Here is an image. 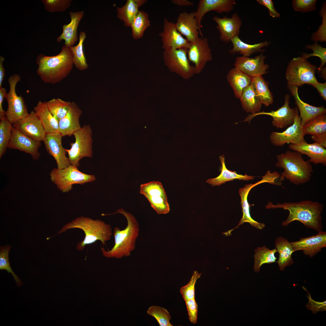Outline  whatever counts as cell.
I'll use <instances>...</instances> for the list:
<instances>
[{"label": "cell", "instance_id": "54", "mask_svg": "<svg viewBox=\"0 0 326 326\" xmlns=\"http://www.w3.org/2000/svg\"><path fill=\"white\" fill-rule=\"evenodd\" d=\"M7 94L5 88H0V119L6 117V111L4 110L2 107V103Z\"/></svg>", "mask_w": 326, "mask_h": 326}, {"label": "cell", "instance_id": "45", "mask_svg": "<svg viewBox=\"0 0 326 326\" xmlns=\"http://www.w3.org/2000/svg\"><path fill=\"white\" fill-rule=\"evenodd\" d=\"M318 42H315L312 45H305V47L307 49L312 50L313 53H302L301 57L305 59L312 56L318 57L321 59V64L317 69L319 71H320L321 69L324 67L326 62V48L322 47L320 45L318 44Z\"/></svg>", "mask_w": 326, "mask_h": 326}, {"label": "cell", "instance_id": "2", "mask_svg": "<svg viewBox=\"0 0 326 326\" xmlns=\"http://www.w3.org/2000/svg\"><path fill=\"white\" fill-rule=\"evenodd\" d=\"M38 66L37 75L44 82L54 84L66 77L71 72L74 65L72 54L68 46L64 45L58 54L52 56L43 54L36 59Z\"/></svg>", "mask_w": 326, "mask_h": 326}, {"label": "cell", "instance_id": "38", "mask_svg": "<svg viewBox=\"0 0 326 326\" xmlns=\"http://www.w3.org/2000/svg\"><path fill=\"white\" fill-rule=\"evenodd\" d=\"M150 26L148 13L142 10L139 11L130 26L133 38L137 40L142 38L145 30Z\"/></svg>", "mask_w": 326, "mask_h": 326}, {"label": "cell", "instance_id": "15", "mask_svg": "<svg viewBox=\"0 0 326 326\" xmlns=\"http://www.w3.org/2000/svg\"><path fill=\"white\" fill-rule=\"evenodd\" d=\"M301 119L298 114L294 123L282 132H273L270 139L271 143L276 146H282L286 143L297 144L305 142Z\"/></svg>", "mask_w": 326, "mask_h": 326}, {"label": "cell", "instance_id": "24", "mask_svg": "<svg viewBox=\"0 0 326 326\" xmlns=\"http://www.w3.org/2000/svg\"><path fill=\"white\" fill-rule=\"evenodd\" d=\"M195 16V11L183 12L179 14L175 23L178 31L191 43L199 38V30Z\"/></svg>", "mask_w": 326, "mask_h": 326}, {"label": "cell", "instance_id": "9", "mask_svg": "<svg viewBox=\"0 0 326 326\" xmlns=\"http://www.w3.org/2000/svg\"><path fill=\"white\" fill-rule=\"evenodd\" d=\"M21 79L20 75L16 74H13L8 79L9 90L5 97L8 104L5 116L12 124L29 114L23 98L18 95L16 91V85Z\"/></svg>", "mask_w": 326, "mask_h": 326}, {"label": "cell", "instance_id": "36", "mask_svg": "<svg viewBox=\"0 0 326 326\" xmlns=\"http://www.w3.org/2000/svg\"><path fill=\"white\" fill-rule=\"evenodd\" d=\"M240 99L242 107L246 112L252 114L260 112L262 104L256 95L251 84L244 89Z\"/></svg>", "mask_w": 326, "mask_h": 326}, {"label": "cell", "instance_id": "6", "mask_svg": "<svg viewBox=\"0 0 326 326\" xmlns=\"http://www.w3.org/2000/svg\"><path fill=\"white\" fill-rule=\"evenodd\" d=\"M317 68L301 56L294 57L289 62L286 72L288 86H313L317 82L315 74Z\"/></svg>", "mask_w": 326, "mask_h": 326}, {"label": "cell", "instance_id": "5", "mask_svg": "<svg viewBox=\"0 0 326 326\" xmlns=\"http://www.w3.org/2000/svg\"><path fill=\"white\" fill-rule=\"evenodd\" d=\"M72 229H78L83 231L84 239L79 242L76 246L79 251L83 250L85 246L100 241L103 245L110 240L113 233L110 225L99 219H93L89 217L81 216L77 217L64 225L56 234L65 232Z\"/></svg>", "mask_w": 326, "mask_h": 326}, {"label": "cell", "instance_id": "4", "mask_svg": "<svg viewBox=\"0 0 326 326\" xmlns=\"http://www.w3.org/2000/svg\"><path fill=\"white\" fill-rule=\"evenodd\" d=\"M276 156L275 166L283 169L279 178L280 181L285 179L298 185L310 181L313 172V168L311 163L304 160L302 154L288 150Z\"/></svg>", "mask_w": 326, "mask_h": 326}, {"label": "cell", "instance_id": "18", "mask_svg": "<svg viewBox=\"0 0 326 326\" xmlns=\"http://www.w3.org/2000/svg\"><path fill=\"white\" fill-rule=\"evenodd\" d=\"M12 126L24 134L40 142L43 141L46 133L34 110Z\"/></svg>", "mask_w": 326, "mask_h": 326}, {"label": "cell", "instance_id": "55", "mask_svg": "<svg viewBox=\"0 0 326 326\" xmlns=\"http://www.w3.org/2000/svg\"><path fill=\"white\" fill-rule=\"evenodd\" d=\"M313 86L315 88L320 95L324 100H326V82L321 83L317 82Z\"/></svg>", "mask_w": 326, "mask_h": 326}, {"label": "cell", "instance_id": "17", "mask_svg": "<svg viewBox=\"0 0 326 326\" xmlns=\"http://www.w3.org/2000/svg\"><path fill=\"white\" fill-rule=\"evenodd\" d=\"M236 4L235 0H200L195 12V18L199 30V34L202 37L201 22L205 14L207 12L214 11L219 14L229 13L234 8Z\"/></svg>", "mask_w": 326, "mask_h": 326}, {"label": "cell", "instance_id": "10", "mask_svg": "<svg viewBox=\"0 0 326 326\" xmlns=\"http://www.w3.org/2000/svg\"><path fill=\"white\" fill-rule=\"evenodd\" d=\"M187 49H168L164 50L163 53L165 64L169 70L185 80L189 79L196 74L194 66L189 63Z\"/></svg>", "mask_w": 326, "mask_h": 326}, {"label": "cell", "instance_id": "53", "mask_svg": "<svg viewBox=\"0 0 326 326\" xmlns=\"http://www.w3.org/2000/svg\"><path fill=\"white\" fill-rule=\"evenodd\" d=\"M311 138L314 142L325 148H326V133L312 135Z\"/></svg>", "mask_w": 326, "mask_h": 326}, {"label": "cell", "instance_id": "57", "mask_svg": "<svg viewBox=\"0 0 326 326\" xmlns=\"http://www.w3.org/2000/svg\"><path fill=\"white\" fill-rule=\"evenodd\" d=\"M172 3L176 5L179 6H191L193 3L187 0H172Z\"/></svg>", "mask_w": 326, "mask_h": 326}, {"label": "cell", "instance_id": "40", "mask_svg": "<svg viewBox=\"0 0 326 326\" xmlns=\"http://www.w3.org/2000/svg\"><path fill=\"white\" fill-rule=\"evenodd\" d=\"M303 131L304 136L326 133V113L320 115L307 123L303 126Z\"/></svg>", "mask_w": 326, "mask_h": 326}, {"label": "cell", "instance_id": "31", "mask_svg": "<svg viewBox=\"0 0 326 326\" xmlns=\"http://www.w3.org/2000/svg\"><path fill=\"white\" fill-rule=\"evenodd\" d=\"M275 246L277 252L279 254V259L276 262L280 271L292 264L294 262L292 254L295 252L291 242L284 237L279 236L276 239Z\"/></svg>", "mask_w": 326, "mask_h": 326}, {"label": "cell", "instance_id": "16", "mask_svg": "<svg viewBox=\"0 0 326 326\" xmlns=\"http://www.w3.org/2000/svg\"><path fill=\"white\" fill-rule=\"evenodd\" d=\"M164 50L180 48L188 49L191 43L189 42L178 31L175 23L165 18L163 22V30L159 34Z\"/></svg>", "mask_w": 326, "mask_h": 326}, {"label": "cell", "instance_id": "34", "mask_svg": "<svg viewBox=\"0 0 326 326\" xmlns=\"http://www.w3.org/2000/svg\"><path fill=\"white\" fill-rule=\"evenodd\" d=\"M219 158L222 164L220 174L216 177L207 179L206 181V183L212 186H220L226 182L235 179L248 181L254 179V177L253 176H248L246 174L244 175L238 174L235 171H232L228 170L225 164L224 155L220 156Z\"/></svg>", "mask_w": 326, "mask_h": 326}, {"label": "cell", "instance_id": "14", "mask_svg": "<svg viewBox=\"0 0 326 326\" xmlns=\"http://www.w3.org/2000/svg\"><path fill=\"white\" fill-rule=\"evenodd\" d=\"M187 55L189 61L194 65L195 74L200 73L206 63L213 59L208 38L199 37L194 43H191Z\"/></svg>", "mask_w": 326, "mask_h": 326}, {"label": "cell", "instance_id": "13", "mask_svg": "<svg viewBox=\"0 0 326 326\" xmlns=\"http://www.w3.org/2000/svg\"><path fill=\"white\" fill-rule=\"evenodd\" d=\"M290 96L286 94L284 97V102L283 105L277 110H272L269 112L264 111L249 114L244 120L245 121L250 122L251 119L256 116L261 115L270 116L273 117L272 124L273 126L277 128H284L291 125L294 122L296 115L299 114L297 107L290 108L289 106Z\"/></svg>", "mask_w": 326, "mask_h": 326}, {"label": "cell", "instance_id": "37", "mask_svg": "<svg viewBox=\"0 0 326 326\" xmlns=\"http://www.w3.org/2000/svg\"><path fill=\"white\" fill-rule=\"evenodd\" d=\"M254 270L258 272L261 266L265 264H270L276 262L277 258L275 254L277 252L276 248L270 250L265 246L258 247L254 251Z\"/></svg>", "mask_w": 326, "mask_h": 326}, {"label": "cell", "instance_id": "12", "mask_svg": "<svg viewBox=\"0 0 326 326\" xmlns=\"http://www.w3.org/2000/svg\"><path fill=\"white\" fill-rule=\"evenodd\" d=\"M140 193L148 199L152 207L158 214H166L169 212L167 195L161 182L152 181L141 184Z\"/></svg>", "mask_w": 326, "mask_h": 326}, {"label": "cell", "instance_id": "8", "mask_svg": "<svg viewBox=\"0 0 326 326\" xmlns=\"http://www.w3.org/2000/svg\"><path fill=\"white\" fill-rule=\"evenodd\" d=\"M92 133L90 126L85 125L73 133L75 142L70 144V149H66L70 165L78 167L79 161L83 158L92 157Z\"/></svg>", "mask_w": 326, "mask_h": 326}, {"label": "cell", "instance_id": "48", "mask_svg": "<svg viewBox=\"0 0 326 326\" xmlns=\"http://www.w3.org/2000/svg\"><path fill=\"white\" fill-rule=\"evenodd\" d=\"M319 14L322 17V20L321 25L319 26L318 30L312 34L311 39L315 42H321L326 41V3L325 2L323 3L321 10Z\"/></svg>", "mask_w": 326, "mask_h": 326}, {"label": "cell", "instance_id": "19", "mask_svg": "<svg viewBox=\"0 0 326 326\" xmlns=\"http://www.w3.org/2000/svg\"><path fill=\"white\" fill-rule=\"evenodd\" d=\"M266 57L263 53L252 58L243 56L237 57L234 65L242 72L252 77L261 76L266 74L269 65L265 63Z\"/></svg>", "mask_w": 326, "mask_h": 326}, {"label": "cell", "instance_id": "32", "mask_svg": "<svg viewBox=\"0 0 326 326\" xmlns=\"http://www.w3.org/2000/svg\"><path fill=\"white\" fill-rule=\"evenodd\" d=\"M231 42L232 43L233 47L230 50L229 53L233 54L238 53L242 55V56L245 57H249L254 53L264 52V49L262 48L268 46L271 43L265 41L253 44H248L242 41L238 36L233 37Z\"/></svg>", "mask_w": 326, "mask_h": 326}, {"label": "cell", "instance_id": "21", "mask_svg": "<svg viewBox=\"0 0 326 326\" xmlns=\"http://www.w3.org/2000/svg\"><path fill=\"white\" fill-rule=\"evenodd\" d=\"M290 242L295 252L302 250L305 255L312 257L326 247V232L322 230L315 235Z\"/></svg>", "mask_w": 326, "mask_h": 326}, {"label": "cell", "instance_id": "22", "mask_svg": "<svg viewBox=\"0 0 326 326\" xmlns=\"http://www.w3.org/2000/svg\"><path fill=\"white\" fill-rule=\"evenodd\" d=\"M213 19L217 24L216 28L220 34L219 37L222 41L229 43L234 37L238 36L242 21L236 13H233L231 18L225 16L220 18L215 16Z\"/></svg>", "mask_w": 326, "mask_h": 326}, {"label": "cell", "instance_id": "56", "mask_svg": "<svg viewBox=\"0 0 326 326\" xmlns=\"http://www.w3.org/2000/svg\"><path fill=\"white\" fill-rule=\"evenodd\" d=\"M5 58L0 56V88L2 87V82L5 76V70L3 66Z\"/></svg>", "mask_w": 326, "mask_h": 326}, {"label": "cell", "instance_id": "41", "mask_svg": "<svg viewBox=\"0 0 326 326\" xmlns=\"http://www.w3.org/2000/svg\"><path fill=\"white\" fill-rule=\"evenodd\" d=\"M46 103L49 111L58 121L66 115L71 104L59 98H53Z\"/></svg>", "mask_w": 326, "mask_h": 326}, {"label": "cell", "instance_id": "35", "mask_svg": "<svg viewBox=\"0 0 326 326\" xmlns=\"http://www.w3.org/2000/svg\"><path fill=\"white\" fill-rule=\"evenodd\" d=\"M251 85L256 95L262 104L265 107L272 104L273 96L269 88V83L262 76L253 78Z\"/></svg>", "mask_w": 326, "mask_h": 326}, {"label": "cell", "instance_id": "3", "mask_svg": "<svg viewBox=\"0 0 326 326\" xmlns=\"http://www.w3.org/2000/svg\"><path fill=\"white\" fill-rule=\"evenodd\" d=\"M120 213L126 218L127 224L123 229L119 227L114 228L113 235L114 244L110 250H106L103 247H101L103 255L108 258L121 259L129 256L135 249L136 241L139 235V226L135 217L131 213L123 209H118L116 212L109 215Z\"/></svg>", "mask_w": 326, "mask_h": 326}, {"label": "cell", "instance_id": "11", "mask_svg": "<svg viewBox=\"0 0 326 326\" xmlns=\"http://www.w3.org/2000/svg\"><path fill=\"white\" fill-rule=\"evenodd\" d=\"M260 181L254 184H250L246 185L243 187L240 188L239 193L241 198V203L242 208L243 216L238 225L233 229L225 232V235H230L231 231L238 228L241 224L245 222H248L251 225L259 229H262L265 227L264 223H260L254 220L251 217L250 213V205L248 201L247 198L249 193L251 189L256 185L261 183L267 182L273 184H276L277 177L276 174L273 172L270 173V171L267 172L265 175L262 177Z\"/></svg>", "mask_w": 326, "mask_h": 326}, {"label": "cell", "instance_id": "50", "mask_svg": "<svg viewBox=\"0 0 326 326\" xmlns=\"http://www.w3.org/2000/svg\"><path fill=\"white\" fill-rule=\"evenodd\" d=\"M188 318L191 323L196 324L197 322L198 306L194 298L185 301Z\"/></svg>", "mask_w": 326, "mask_h": 326}, {"label": "cell", "instance_id": "7", "mask_svg": "<svg viewBox=\"0 0 326 326\" xmlns=\"http://www.w3.org/2000/svg\"><path fill=\"white\" fill-rule=\"evenodd\" d=\"M50 175L52 181L63 193L70 191L74 184H84L96 179L94 175L83 173L78 170V167L71 165L61 169H53Z\"/></svg>", "mask_w": 326, "mask_h": 326}, {"label": "cell", "instance_id": "39", "mask_svg": "<svg viewBox=\"0 0 326 326\" xmlns=\"http://www.w3.org/2000/svg\"><path fill=\"white\" fill-rule=\"evenodd\" d=\"M86 37L85 33L82 31L79 34L78 43L75 46L69 48L73 55L74 65L80 71L85 70L88 67L83 47L84 41Z\"/></svg>", "mask_w": 326, "mask_h": 326}, {"label": "cell", "instance_id": "29", "mask_svg": "<svg viewBox=\"0 0 326 326\" xmlns=\"http://www.w3.org/2000/svg\"><path fill=\"white\" fill-rule=\"evenodd\" d=\"M252 78L235 66L229 70L227 75V79L235 96L238 99L241 97L244 89L251 84Z\"/></svg>", "mask_w": 326, "mask_h": 326}, {"label": "cell", "instance_id": "49", "mask_svg": "<svg viewBox=\"0 0 326 326\" xmlns=\"http://www.w3.org/2000/svg\"><path fill=\"white\" fill-rule=\"evenodd\" d=\"M316 0H293L292 5L296 11L305 13L315 11L316 9Z\"/></svg>", "mask_w": 326, "mask_h": 326}, {"label": "cell", "instance_id": "27", "mask_svg": "<svg viewBox=\"0 0 326 326\" xmlns=\"http://www.w3.org/2000/svg\"><path fill=\"white\" fill-rule=\"evenodd\" d=\"M288 87L294 97L295 103L299 111V117L302 126L318 116L326 113V109L324 107L313 106L302 101L299 95L298 87L288 85Z\"/></svg>", "mask_w": 326, "mask_h": 326}, {"label": "cell", "instance_id": "52", "mask_svg": "<svg viewBox=\"0 0 326 326\" xmlns=\"http://www.w3.org/2000/svg\"><path fill=\"white\" fill-rule=\"evenodd\" d=\"M256 1L260 5L267 8L269 10L270 16L274 18H279L280 14L275 9L274 3L272 0H257Z\"/></svg>", "mask_w": 326, "mask_h": 326}, {"label": "cell", "instance_id": "33", "mask_svg": "<svg viewBox=\"0 0 326 326\" xmlns=\"http://www.w3.org/2000/svg\"><path fill=\"white\" fill-rule=\"evenodd\" d=\"M147 1L146 0H127L124 5L117 8V18L123 22L125 26L130 27L139 11V8Z\"/></svg>", "mask_w": 326, "mask_h": 326}, {"label": "cell", "instance_id": "28", "mask_svg": "<svg viewBox=\"0 0 326 326\" xmlns=\"http://www.w3.org/2000/svg\"><path fill=\"white\" fill-rule=\"evenodd\" d=\"M84 13L83 11L76 12L71 11L69 13L71 18L70 22L62 26V32L57 38V43H60L63 40L65 41V45L69 48L73 46L78 40V27Z\"/></svg>", "mask_w": 326, "mask_h": 326}, {"label": "cell", "instance_id": "23", "mask_svg": "<svg viewBox=\"0 0 326 326\" xmlns=\"http://www.w3.org/2000/svg\"><path fill=\"white\" fill-rule=\"evenodd\" d=\"M41 143L24 134L13 127L12 136L8 148L18 150L30 154L34 160L40 155L38 149Z\"/></svg>", "mask_w": 326, "mask_h": 326}, {"label": "cell", "instance_id": "30", "mask_svg": "<svg viewBox=\"0 0 326 326\" xmlns=\"http://www.w3.org/2000/svg\"><path fill=\"white\" fill-rule=\"evenodd\" d=\"M34 110L46 133L59 132V121L48 108L46 102L39 101Z\"/></svg>", "mask_w": 326, "mask_h": 326}, {"label": "cell", "instance_id": "58", "mask_svg": "<svg viewBox=\"0 0 326 326\" xmlns=\"http://www.w3.org/2000/svg\"><path fill=\"white\" fill-rule=\"evenodd\" d=\"M320 71L321 72V75L322 77L326 79V67H323L321 69Z\"/></svg>", "mask_w": 326, "mask_h": 326}, {"label": "cell", "instance_id": "46", "mask_svg": "<svg viewBox=\"0 0 326 326\" xmlns=\"http://www.w3.org/2000/svg\"><path fill=\"white\" fill-rule=\"evenodd\" d=\"M201 275L197 270L194 271L188 283L181 288L180 292L185 301L195 298V284Z\"/></svg>", "mask_w": 326, "mask_h": 326}, {"label": "cell", "instance_id": "42", "mask_svg": "<svg viewBox=\"0 0 326 326\" xmlns=\"http://www.w3.org/2000/svg\"><path fill=\"white\" fill-rule=\"evenodd\" d=\"M12 124L6 117L0 119V158L5 154L12 136Z\"/></svg>", "mask_w": 326, "mask_h": 326}, {"label": "cell", "instance_id": "44", "mask_svg": "<svg viewBox=\"0 0 326 326\" xmlns=\"http://www.w3.org/2000/svg\"><path fill=\"white\" fill-rule=\"evenodd\" d=\"M11 247L8 245L0 247V269L5 270L8 273H11L17 285L20 286L23 285V283L19 277L12 271L9 261L8 254Z\"/></svg>", "mask_w": 326, "mask_h": 326}, {"label": "cell", "instance_id": "47", "mask_svg": "<svg viewBox=\"0 0 326 326\" xmlns=\"http://www.w3.org/2000/svg\"><path fill=\"white\" fill-rule=\"evenodd\" d=\"M45 9L50 12H62L69 8L71 0H42Z\"/></svg>", "mask_w": 326, "mask_h": 326}, {"label": "cell", "instance_id": "26", "mask_svg": "<svg viewBox=\"0 0 326 326\" xmlns=\"http://www.w3.org/2000/svg\"><path fill=\"white\" fill-rule=\"evenodd\" d=\"M289 148L310 158L308 161L314 165H326V149L318 143H308L306 142L297 144H289Z\"/></svg>", "mask_w": 326, "mask_h": 326}, {"label": "cell", "instance_id": "25", "mask_svg": "<svg viewBox=\"0 0 326 326\" xmlns=\"http://www.w3.org/2000/svg\"><path fill=\"white\" fill-rule=\"evenodd\" d=\"M82 110L74 102H72L66 115L59 121V132L63 136H70L81 128L79 119Z\"/></svg>", "mask_w": 326, "mask_h": 326}, {"label": "cell", "instance_id": "20", "mask_svg": "<svg viewBox=\"0 0 326 326\" xmlns=\"http://www.w3.org/2000/svg\"><path fill=\"white\" fill-rule=\"evenodd\" d=\"M62 137L59 133H46L43 140L47 151L54 157L59 169L70 165L69 158L66 155V149L62 145Z\"/></svg>", "mask_w": 326, "mask_h": 326}, {"label": "cell", "instance_id": "51", "mask_svg": "<svg viewBox=\"0 0 326 326\" xmlns=\"http://www.w3.org/2000/svg\"><path fill=\"white\" fill-rule=\"evenodd\" d=\"M308 294V298L309 302L306 305L308 309L312 311L313 313H314L317 312L326 310V301L322 302L315 301L312 299L310 294L309 293Z\"/></svg>", "mask_w": 326, "mask_h": 326}, {"label": "cell", "instance_id": "43", "mask_svg": "<svg viewBox=\"0 0 326 326\" xmlns=\"http://www.w3.org/2000/svg\"><path fill=\"white\" fill-rule=\"evenodd\" d=\"M147 313L155 318L160 326H173L170 323L171 316L165 308L158 306L152 305L147 311Z\"/></svg>", "mask_w": 326, "mask_h": 326}, {"label": "cell", "instance_id": "1", "mask_svg": "<svg viewBox=\"0 0 326 326\" xmlns=\"http://www.w3.org/2000/svg\"><path fill=\"white\" fill-rule=\"evenodd\" d=\"M265 208L267 209L282 208L289 211L287 217L281 223L283 226H287L292 222L297 221L307 228L314 229L318 232L322 230L321 214L324 206L318 202L304 200L297 202H285L274 204L269 201Z\"/></svg>", "mask_w": 326, "mask_h": 326}]
</instances>
